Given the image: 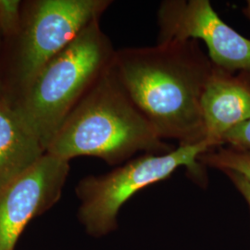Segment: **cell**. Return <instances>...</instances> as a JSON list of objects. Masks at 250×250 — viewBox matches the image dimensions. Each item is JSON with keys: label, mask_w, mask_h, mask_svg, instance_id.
Here are the masks:
<instances>
[{"label": "cell", "mask_w": 250, "mask_h": 250, "mask_svg": "<svg viewBox=\"0 0 250 250\" xmlns=\"http://www.w3.org/2000/svg\"><path fill=\"white\" fill-rule=\"evenodd\" d=\"M206 140L212 148L224 146L232 128L250 120V75L226 72L213 65L202 99Z\"/></svg>", "instance_id": "cell-8"}, {"label": "cell", "mask_w": 250, "mask_h": 250, "mask_svg": "<svg viewBox=\"0 0 250 250\" xmlns=\"http://www.w3.org/2000/svg\"><path fill=\"white\" fill-rule=\"evenodd\" d=\"M172 149L128 96L112 62L65 119L46 153L69 162L90 156L117 165L138 152Z\"/></svg>", "instance_id": "cell-2"}, {"label": "cell", "mask_w": 250, "mask_h": 250, "mask_svg": "<svg viewBox=\"0 0 250 250\" xmlns=\"http://www.w3.org/2000/svg\"><path fill=\"white\" fill-rule=\"evenodd\" d=\"M211 148V145L204 141L179 146L163 154L146 153L106 174L82 179L75 189L80 200L79 222L93 237L113 232L118 226L120 209L131 197L144 188L169 178L179 168H187L193 178L202 183L204 166L198 158Z\"/></svg>", "instance_id": "cell-4"}, {"label": "cell", "mask_w": 250, "mask_h": 250, "mask_svg": "<svg viewBox=\"0 0 250 250\" xmlns=\"http://www.w3.org/2000/svg\"><path fill=\"white\" fill-rule=\"evenodd\" d=\"M158 43L201 40L215 67L250 75V39L226 24L208 0H166L158 11Z\"/></svg>", "instance_id": "cell-6"}, {"label": "cell", "mask_w": 250, "mask_h": 250, "mask_svg": "<svg viewBox=\"0 0 250 250\" xmlns=\"http://www.w3.org/2000/svg\"><path fill=\"white\" fill-rule=\"evenodd\" d=\"M45 147L11 103L0 100V188L33 167Z\"/></svg>", "instance_id": "cell-9"}, {"label": "cell", "mask_w": 250, "mask_h": 250, "mask_svg": "<svg viewBox=\"0 0 250 250\" xmlns=\"http://www.w3.org/2000/svg\"><path fill=\"white\" fill-rule=\"evenodd\" d=\"M224 145L238 149L250 150V120L235 126L225 134Z\"/></svg>", "instance_id": "cell-12"}, {"label": "cell", "mask_w": 250, "mask_h": 250, "mask_svg": "<svg viewBox=\"0 0 250 250\" xmlns=\"http://www.w3.org/2000/svg\"><path fill=\"white\" fill-rule=\"evenodd\" d=\"M21 2L19 0H0V33L7 37L18 36L21 24Z\"/></svg>", "instance_id": "cell-11"}, {"label": "cell", "mask_w": 250, "mask_h": 250, "mask_svg": "<svg viewBox=\"0 0 250 250\" xmlns=\"http://www.w3.org/2000/svg\"><path fill=\"white\" fill-rule=\"evenodd\" d=\"M109 0L34 1L22 19L15 59L19 89L110 6Z\"/></svg>", "instance_id": "cell-5"}, {"label": "cell", "mask_w": 250, "mask_h": 250, "mask_svg": "<svg viewBox=\"0 0 250 250\" xmlns=\"http://www.w3.org/2000/svg\"><path fill=\"white\" fill-rule=\"evenodd\" d=\"M113 69L163 140L179 146L207 141L202 99L213 64L197 40L116 50Z\"/></svg>", "instance_id": "cell-1"}, {"label": "cell", "mask_w": 250, "mask_h": 250, "mask_svg": "<svg viewBox=\"0 0 250 250\" xmlns=\"http://www.w3.org/2000/svg\"><path fill=\"white\" fill-rule=\"evenodd\" d=\"M2 99H4V98H3L2 93H1V83H0V100H2Z\"/></svg>", "instance_id": "cell-15"}, {"label": "cell", "mask_w": 250, "mask_h": 250, "mask_svg": "<svg viewBox=\"0 0 250 250\" xmlns=\"http://www.w3.org/2000/svg\"><path fill=\"white\" fill-rule=\"evenodd\" d=\"M111 41L93 21L39 71L11 103L45 147L83 97L114 61Z\"/></svg>", "instance_id": "cell-3"}, {"label": "cell", "mask_w": 250, "mask_h": 250, "mask_svg": "<svg viewBox=\"0 0 250 250\" xmlns=\"http://www.w3.org/2000/svg\"><path fill=\"white\" fill-rule=\"evenodd\" d=\"M198 161L203 166H208L222 171H234L250 182V150L238 149L232 146H219L201 154Z\"/></svg>", "instance_id": "cell-10"}, {"label": "cell", "mask_w": 250, "mask_h": 250, "mask_svg": "<svg viewBox=\"0 0 250 250\" xmlns=\"http://www.w3.org/2000/svg\"><path fill=\"white\" fill-rule=\"evenodd\" d=\"M243 11H244L245 15L250 20V0H249V1L247 2V7L244 9Z\"/></svg>", "instance_id": "cell-14"}, {"label": "cell", "mask_w": 250, "mask_h": 250, "mask_svg": "<svg viewBox=\"0 0 250 250\" xmlns=\"http://www.w3.org/2000/svg\"><path fill=\"white\" fill-rule=\"evenodd\" d=\"M70 162L45 155L21 175L0 188V250H15L27 224L62 197Z\"/></svg>", "instance_id": "cell-7"}, {"label": "cell", "mask_w": 250, "mask_h": 250, "mask_svg": "<svg viewBox=\"0 0 250 250\" xmlns=\"http://www.w3.org/2000/svg\"><path fill=\"white\" fill-rule=\"evenodd\" d=\"M227 177L230 179L232 185L237 189V191L244 197V199L247 201L250 209V182H249L245 177H243L241 174L236 173L231 170H224L223 171Z\"/></svg>", "instance_id": "cell-13"}]
</instances>
